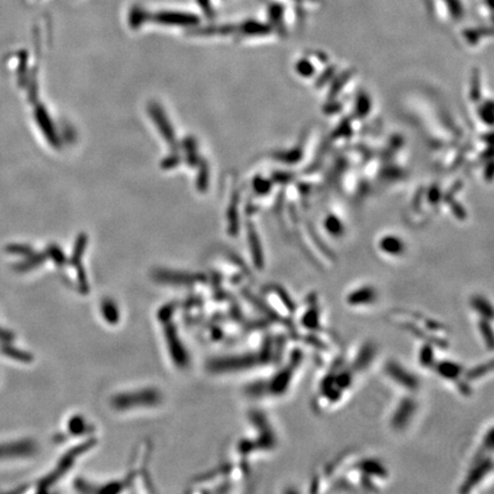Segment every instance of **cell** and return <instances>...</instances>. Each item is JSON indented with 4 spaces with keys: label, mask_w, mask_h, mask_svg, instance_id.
Instances as JSON below:
<instances>
[{
    "label": "cell",
    "mask_w": 494,
    "mask_h": 494,
    "mask_svg": "<svg viewBox=\"0 0 494 494\" xmlns=\"http://www.w3.org/2000/svg\"><path fill=\"white\" fill-rule=\"evenodd\" d=\"M302 360L301 352L299 350H294L292 352V356L290 357L285 367L279 371L269 382V391L273 396H281L284 395L291 387L293 376L299 366L300 362Z\"/></svg>",
    "instance_id": "1"
},
{
    "label": "cell",
    "mask_w": 494,
    "mask_h": 494,
    "mask_svg": "<svg viewBox=\"0 0 494 494\" xmlns=\"http://www.w3.org/2000/svg\"><path fill=\"white\" fill-rule=\"evenodd\" d=\"M385 373L396 386L405 389L408 393H414L420 388L419 377L397 361L387 362L385 365Z\"/></svg>",
    "instance_id": "2"
},
{
    "label": "cell",
    "mask_w": 494,
    "mask_h": 494,
    "mask_svg": "<svg viewBox=\"0 0 494 494\" xmlns=\"http://www.w3.org/2000/svg\"><path fill=\"white\" fill-rule=\"evenodd\" d=\"M418 411L417 400L409 396H405L394 409L390 418V426L396 431H403L413 420Z\"/></svg>",
    "instance_id": "3"
},
{
    "label": "cell",
    "mask_w": 494,
    "mask_h": 494,
    "mask_svg": "<svg viewBox=\"0 0 494 494\" xmlns=\"http://www.w3.org/2000/svg\"><path fill=\"white\" fill-rule=\"evenodd\" d=\"M493 469V461L492 456H486L478 461L473 462V467L469 470L464 481L461 484L460 492L461 493H468L473 491L475 487L478 486L488 475H491Z\"/></svg>",
    "instance_id": "4"
},
{
    "label": "cell",
    "mask_w": 494,
    "mask_h": 494,
    "mask_svg": "<svg viewBox=\"0 0 494 494\" xmlns=\"http://www.w3.org/2000/svg\"><path fill=\"white\" fill-rule=\"evenodd\" d=\"M379 293L376 288L372 285H363L353 288L346 296V304L352 308H362V307H369L374 305Z\"/></svg>",
    "instance_id": "5"
},
{
    "label": "cell",
    "mask_w": 494,
    "mask_h": 494,
    "mask_svg": "<svg viewBox=\"0 0 494 494\" xmlns=\"http://www.w3.org/2000/svg\"><path fill=\"white\" fill-rule=\"evenodd\" d=\"M432 369L443 380L451 382H456L460 380L464 373V367L462 364L451 360L436 361Z\"/></svg>",
    "instance_id": "6"
},
{
    "label": "cell",
    "mask_w": 494,
    "mask_h": 494,
    "mask_svg": "<svg viewBox=\"0 0 494 494\" xmlns=\"http://www.w3.org/2000/svg\"><path fill=\"white\" fill-rule=\"evenodd\" d=\"M379 250L389 256H400L404 254L406 246L403 239L396 235H386L379 240Z\"/></svg>",
    "instance_id": "7"
},
{
    "label": "cell",
    "mask_w": 494,
    "mask_h": 494,
    "mask_svg": "<svg viewBox=\"0 0 494 494\" xmlns=\"http://www.w3.org/2000/svg\"><path fill=\"white\" fill-rule=\"evenodd\" d=\"M355 469L360 470L361 473L366 475L367 477H376L380 479H386L388 477V472L383 467L380 461L374 459H364L357 463Z\"/></svg>",
    "instance_id": "8"
},
{
    "label": "cell",
    "mask_w": 494,
    "mask_h": 494,
    "mask_svg": "<svg viewBox=\"0 0 494 494\" xmlns=\"http://www.w3.org/2000/svg\"><path fill=\"white\" fill-rule=\"evenodd\" d=\"M376 353V348L373 346L372 343L367 342L364 343L361 347L360 351L355 357L352 363V369H355L356 371H364L366 369H369L371 363L374 360V356Z\"/></svg>",
    "instance_id": "9"
},
{
    "label": "cell",
    "mask_w": 494,
    "mask_h": 494,
    "mask_svg": "<svg viewBox=\"0 0 494 494\" xmlns=\"http://www.w3.org/2000/svg\"><path fill=\"white\" fill-rule=\"evenodd\" d=\"M470 307L475 312H477L479 318L493 319V307L486 297L482 295H474L470 299Z\"/></svg>",
    "instance_id": "10"
},
{
    "label": "cell",
    "mask_w": 494,
    "mask_h": 494,
    "mask_svg": "<svg viewBox=\"0 0 494 494\" xmlns=\"http://www.w3.org/2000/svg\"><path fill=\"white\" fill-rule=\"evenodd\" d=\"M302 327L308 331H317L320 327V311L315 305H310L301 315Z\"/></svg>",
    "instance_id": "11"
},
{
    "label": "cell",
    "mask_w": 494,
    "mask_h": 494,
    "mask_svg": "<svg viewBox=\"0 0 494 494\" xmlns=\"http://www.w3.org/2000/svg\"><path fill=\"white\" fill-rule=\"evenodd\" d=\"M150 114L152 116V118L155 119V122L158 124V126H159L160 132L166 138L167 141L170 143L175 142V139L173 138V130H172L171 126L169 122L166 120V118H164V114H162V111L159 106L157 104H152L150 106Z\"/></svg>",
    "instance_id": "12"
},
{
    "label": "cell",
    "mask_w": 494,
    "mask_h": 494,
    "mask_svg": "<svg viewBox=\"0 0 494 494\" xmlns=\"http://www.w3.org/2000/svg\"><path fill=\"white\" fill-rule=\"evenodd\" d=\"M435 344L431 342L426 341L422 344V347L419 350L418 361L423 369H432L436 363V355H435Z\"/></svg>",
    "instance_id": "13"
},
{
    "label": "cell",
    "mask_w": 494,
    "mask_h": 494,
    "mask_svg": "<svg viewBox=\"0 0 494 494\" xmlns=\"http://www.w3.org/2000/svg\"><path fill=\"white\" fill-rule=\"evenodd\" d=\"M490 319H484L479 318L478 320V331L479 334H481V338L483 340L484 344L487 350L492 351L493 349V330H492V324Z\"/></svg>",
    "instance_id": "14"
},
{
    "label": "cell",
    "mask_w": 494,
    "mask_h": 494,
    "mask_svg": "<svg viewBox=\"0 0 494 494\" xmlns=\"http://www.w3.org/2000/svg\"><path fill=\"white\" fill-rule=\"evenodd\" d=\"M492 370H493V363H492V361H490L487 363V364H486V363H483V364L474 367V369L469 370V371L464 370L463 375L465 377V381H468L470 383V382L479 380L481 377L485 376L487 373H491Z\"/></svg>",
    "instance_id": "15"
},
{
    "label": "cell",
    "mask_w": 494,
    "mask_h": 494,
    "mask_svg": "<svg viewBox=\"0 0 494 494\" xmlns=\"http://www.w3.org/2000/svg\"><path fill=\"white\" fill-rule=\"evenodd\" d=\"M250 243H251V251L253 255V261L256 268L262 269L263 267V256L262 250H261V244L258 239V235L255 234L254 230H251L250 234Z\"/></svg>",
    "instance_id": "16"
},
{
    "label": "cell",
    "mask_w": 494,
    "mask_h": 494,
    "mask_svg": "<svg viewBox=\"0 0 494 494\" xmlns=\"http://www.w3.org/2000/svg\"><path fill=\"white\" fill-rule=\"evenodd\" d=\"M325 229L328 232L330 235H332L334 237H340L343 235L344 232V227L342 225V222L340 221V218L334 215H328L325 218Z\"/></svg>",
    "instance_id": "17"
},
{
    "label": "cell",
    "mask_w": 494,
    "mask_h": 494,
    "mask_svg": "<svg viewBox=\"0 0 494 494\" xmlns=\"http://www.w3.org/2000/svg\"><path fill=\"white\" fill-rule=\"evenodd\" d=\"M296 71L299 72L300 76L308 78L312 76V72H314V67L312 64L306 59H301L296 63Z\"/></svg>",
    "instance_id": "18"
}]
</instances>
